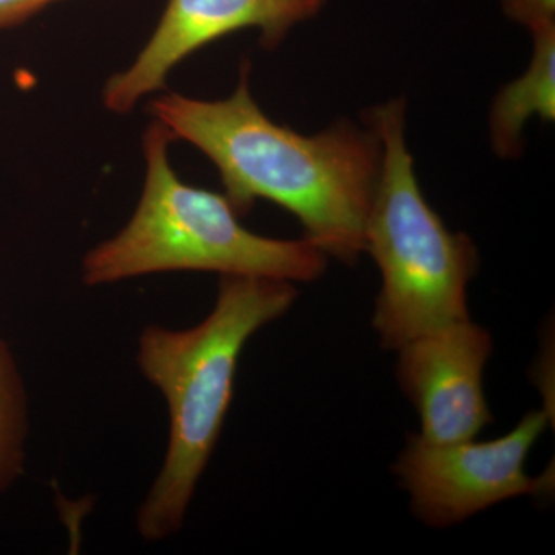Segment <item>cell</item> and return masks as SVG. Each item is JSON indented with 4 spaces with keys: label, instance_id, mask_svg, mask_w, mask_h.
Returning a JSON list of instances; mask_svg holds the SVG:
<instances>
[{
    "label": "cell",
    "instance_id": "11",
    "mask_svg": "<svg viewBox=\"0 0 555 555\" xmlns=\"http://www.w3.org/2000/svg\"><path fill=\"white\" fill-rule=\"evenodd\" d=\"M60 0H0V30L16 27Z\"/></svg>",
    "mask_w": 555,
    "mask_h": 555
},
{
    "label": "cell",
    "instance_id": "4",
    "mask_svg": "<svg viewBox=\"0 0 555 555\" xmlns=\"http://www.w3.org/2000/svg\"><path fill=\"white\" fill-rule=\"evenodd\" d=\"M404 101L367 113L382 141V169L366 222V250L382 272L374 327L386 349L467 320L466 287L477 250L429 206L404 137Z\"/></svg>",
    "mask_w": 555,
    "mask_h": 555
},
{
    "label": "cell",
    "instance_id": "5",
    "mask_svg": "<svg viewBox=\"0 0 555 555\" xmlns=\"http://www.w3.org/2000/svg\"><path fill=\"white\" fill-rule=\"evenodd\" d=\"M546 422L545 412L532 411L506 436L480 443L470 438L430 444L409 437L396 473L416 516L444 528L513 496L550 491V477L532 478L525 469Z\"/></svg>",
    "mask_w": 555,
    "mask_h": 555
},
{
    "label": "cell",
    "instance_id": "2",
    "mask_svg": "<svg viewBox=\"0 0 555 555\" xmlns=\"http://www.w3.org/2000/svg\"><path fill=\"white\" fill-rule=\"evenodd\" d=\"M291 281L225 275L214 309L189 328L147 326L138 339V367L166 398L169 447L137 526L142 539L159 542L177 534L196 486L221 436L244 346L259 328L294 305Z\"/></svg>",
    "mask_w": 555,
    "mask_h": 555
},
{
    "label": "cell",
    "instance_id": "7",
    "mask_svg": "<svg viewBox=\"0 0 555 555\" xmlns=\"http://www.w3.org/2000/svg\"><path fill=\"white\" fill-rule=\"evenodd\" d=\"M397 377L422 420L430 444L470 440L489 422L483 369L491 335L467 320L429 332L401 346Z\"/></svg>",
    "mask_w": 555,
    "mask_h": 555
},
{
    "label": "cell",
    "instance_id": "10",
    "mask_svg": "<svg viewBox=\"0 0 555 555\" xmlns=\"http://www.w3.org/2000/svg\"><path fill=\"white\" fill-rule=\"evenodd\" d=\"M506 13L534 33L555 28V0H505Z\"/></svg>",
    "mask_w": 555,
    "mask_h": 555
},
{
    "label": "cell",
    "instance_id": "1",
    "mask_svg": "<svg viewBox=\"0 0 555 555\" xmlns=\"http://www.w3.org/2000/svg\"><path fill=\"white\" fill-rule=\"evenodd\" d=\"M150 115L215 164L224 196L240 217L259 199L298 218L323 254L353 262L366 250V222L382 169L383 147L371 126L349 120L306 137L273 122L250 91V64L225 100L163 93Z\"/></svg>",
    "mask_w": 555,
    "mask_h": 555
},
{
    "label": "cell",
    "instance_id": "6",
    "mask_svg": "<svg viewBox=\"0 0 555 555\" xmlns=\"http://www.w3.org/2000/svg\"><path fill=\"white\" fill-rule=\"evenodd\" d=\"M326 0H169L147 43L130 67L105 82L102 104L126 115L166 86L170 73L196 51L255 28L264 49H275L287 33L317 16Z\"/></svg>",
    "mask_w": 555,
    "mask_h": 555
},
{
    "label": "cell",
    "instance_id": "3",
    "mask_svg": "<svg viewBox=\"0 0 555 555\" xmlns=\"http://www.w3.org/2000/svg\"><path fill=\"white\" fill-rule=\"evenodd\" d=\"M169 131L153 120L142 134L145 181L126 225L82 259V281L98 287L169 272L317 280L326 254L308 238H266L244 228L224 195L185 184L170 163Z\"/></svg>",
    "mask_w": 555,
    "mask_h": 555
},
{
    "label": "cell",
    "instance_id": "9",
    "mask_svg": "<svg viewBox=\"0 0 555 555\" xmlns=\"http://www.w3.org/2000/svg\"><path fill=\"white\" fill-rule=\"evenodd\" d=\"M27 437V392L13 353L0 337V495L24 470Z\"/></svg>",
    "mask_w": 555,
    "mask_h": 555
},
{
    "label": "cell",
    "instance_id": "8",
    "mask_svg": "<svg viewBox=\"0 0 555 555\" xmlns=\"http://www.w3.org/2000/svg\"><path fill=\"white\" fill-rule=\"evenodd\" d=\"M534 116L545 122L555 119V28L534 33V54L525 75L495 96L489 130L496 155H520L526 122Z\"/></svg>",
    "mask_w": 555,
    "mask_h": 555
}]
</instances>
